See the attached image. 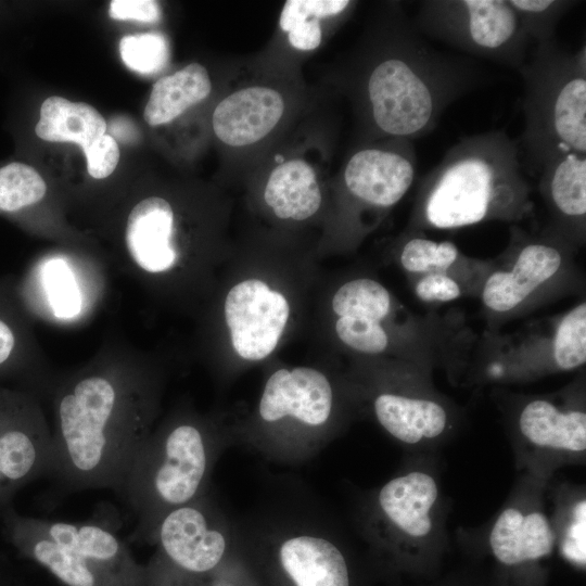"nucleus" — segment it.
Instances as JSON below:
<instances>
[{
  "instance_id": "nucleus-36",
  "label": "nucleus",
  "mask_w": 586,
  "mask_h": 586,
  "mask_svg": "<svg viewBox=\"0 0 586 586\" xmlns=\"http://www.w3.org/2000/svg\"><path fill=\"white\" fill-rule=\"evenodd\" d=\"M82 151L87 158L88 174L94 179L109 177L118 164V143L111 135H103Z\"/></svg>"
},
{
  "instance_id": "nucleus-27",
  "label": "nucleus",
  "mask_w": 586,
  "mask_h": 586,
  "mask_svg": "<svg viewBox=\"0 0 586 586\" xmlns=\"http://www.w3.org/2000/svg\"><path fill=\"white\" fill-rule=\"evenodd\" d=\"M264 199L278 218L303 221L317 213L322 196L311 165L302 158H291L272 169Z\"/></svg>"
},
{
  "instance_id": "nucleus-37",
  "label": "nucleus",
  "mask_w": 586,
  "mask_h": 586,
  "mask_svg": "<svg viewBox=\"0 0 586 586\" xmlns=\"http://www.w3.org/2000/svg\"><path fill=\"white\" fill-rule=\"evenodd\" d=\"M109 14L115 20L154 23L161 18V9L152 0H113L110 2Z\"/></svg>"
},
{
  "instance_id": "nucleus-5",
  "label": "nucleus",
  "mask_w": 586,
  "mask_h": 586,
  "mask_svg": "<svg viewBox=\"0 0 586 586\" xmlns=\"http://www.w3.org/2000/svg\"><path fill=\"white\" fill-rule=\"evenodd\" d=\"M4 538L66 586H141L137 563L115 528L97 521L28 517L10 507L1 517Z\"/></svg>"
},
{
  "instance_id": "nucleus-33",
  "label": "nucleus",
  "mask_w": 586,
  "mask_h": 586,
  "mask_svg": "<svg viewBox=\"0 0 586 586\" xmlns=\"http://www.w3.org/2000/svg\"><path fill=\"white\" fill-rule=\"evenodd\" d=\"M348 0H288L280 14L279 25L285 31L293 23L308 18H331L346 13Z\"/></svg>"
},
{
  "instance_id": "nucleus-10",
  "label": "nucleus",
  "mask_w": 586,
  "mask_h": 586,
  "mask_svg": "<svg viewBox=\"0 0 586 586\" xmlns=\"http://www.w3.org/2000/svg\"><path fill=\"white\" fill-rule=\"evenodd\" d=\"M51 430L43 400L0 384V519L24 486L46 476Z\"/></svg>"
},
{
  "instance_id": "nucleus-21",
  "label": "nucleus",
  "mask_w": 586,
  "mask_h": 586,
  "mask_svg": "<svg viewBox=\"0 0 586 586\" xmlns=\"http://www.w3.org/2000/svg\"><path fill=\"white\" fill-rule=\"evenodd\" d=\"M333 408L329 379L310 367L279 369L267 380L259 404L260 419L270 424L289 419L307 428L328 422Z\"/></svg>"
},
{
  "instance_id": "nucleus-9",
  "label": "nucleus",
  "mask_w": 586,
  "mask_h": 586,
  "mask_svg": "<svg viewBox=\"0 0 586 586\" xmlns=\"http://www.w3.org/2000/svg\"><path fill=\"white\" fill-rule=\"evenodd\" d=\"M586 362V303L512 337L488 332L475 352L480 379L522 382L572 371Z\"/></svg>"
},
{
  "instance_id": "nucleus-28",
  "label": "nucleus",
  "mask_w": 586,
  "mask_h": 586,
  "mask_svg": "<svg viewBox=\"0 0 586 586\" xmlns=\"http://www.w3.org/2000/svg\"><path fill=\"white\" fill-rule=\"evenodd\" d=\"M106 128L105 119L93 106L50 97L41 104L35 133L44 141L72 142L84 149L105 135Z\"/></svg>"
},
{
  "instance_id": "nucleus-13",
  "label": "nucleus",
  "mask_w": 586,
  "mask_h": 586,
  "mask_svg": "<svg viewBox=\"0 0 586 586\" xmlns=\"http://www.w3.org/2000/svg\"><path fill=\"white\" fill-rule=\"evenodd\" d=\"M438 484L426 471L411 470L387 481L377 493L373 520L381 538L417 546L434 538Z\"/></svg>"
},
{
  "instance_id": "nucleus-1",
  "label": "nucleus",
  "mask_w": 586,
  "mask_h": 586,
  "mask_svg": "<svg viewBox=\"0 0 586 586\" xmlns=\"http://www.w3.org/2000/svg\"><path fill=\"white\" fill-rule=\"evenodd\" d=\"M51 448L46 477L54 497L88 489L116 492L153 431L158 384L136 351L103 347L84 366L54 374Z\"/></svg>"
},
{
  "instance_id": "nucleus-16",
  "label": "nucleus",
  "mask_w": 586,
  "mask_h": 586,
  "mask_svg": "<svg viewBox=\"0 0 586 586\" xmlns=\"http://www.w3.org/2000/svg\"><path fill=\"white\" fill-rule=\"evenodd\" d=\"M224 314L235 353L257 361L276 348L290 316V305L281 293L264 281L246 279L228 292Z\"/></svg>"
},
{
  "instance_id": "nucleus-19",
  "label": "nucleus",
  "mask_w": 586,
  "mask_h": 586,
  "mask_svg": "<svg viewBox=\"0 0 586 586\" xmlns=\"http://www.w3.org/2000/svg\"><path fill=\"white\" fill-rule=\"evenodd\" d=\"M152 543L157 545L153 565L187 575L213 571L222 560L227 539L199 499L170 510L161 520Z\"/></svg>"
},
{
  "instance_id": "nucleus-12",
  "label": "nucleus",
  "mask_w": 586,
  "mask_h": 586,
  "mask_svg": "<svg viewBox=\"0 0 586 586\" xmlns=\"http://www.w3.org/2000/svg\"><path fill=\"white\" fill-rule=\"evenodd\" d=\"M417 152L411 140L388 138L366 145L347 160L342 181L359 208L387 211L409 191L417 176Z\"/></svg>"
},
{
  "instance_id": "nucleus-25",
  "label": "nucleus",
  "mask_w": 586,
  "mask_h": 586,
  "mask_svg": "<svg viewBox=\"0 0 586 586\" xmlns=\"http://www.w3.org/2000/svg\"><path fill=\"white\" fill-rule=\"evenodd\" d=\"M402 268L412 278L425 273H445L460 281L469 294L480 293L493 262L464 255L450 241H435L421 231H408L399 247Z\"/></svg>"
},
{
  "instance_id": "nucleus-38",
  "label": "nucleus",
  "mask_w": 586,
  "mask_h": 586,
  "mask_svg": "<svg viewBox=\"0 0 586 586\" xmlns=\"http://www.w3.org/2000/svg\"><path fill=\"white\" fill-rule=\"evenodd\" d=\"M290 44L302 51L318 48L322 40L320 20L308 17L293 23L286 30Z\"/></svg>"
},
{
  "instance_id": "nucleus-17",
  "label": "nucleus",
  "mask_w": 586,
  "mask_h": 586,
  "mask_svg": "<svg viewBox=\"0 0 586 586\" xmlns=\"http://www.w3.org/2000/svg\"><path fill=\"white\" fill-rule=\"evenodd\" d=\"M428 368L415 366L409 382L375 395L373 413L385 432L406 445L442 437L451 426V413L428 382Z\"/></svg>"
},
{
  "instance_id": "nucleus-29",
  "label": "nucleus",
  "mask_w": 586,
  "mask_h": 586,
  "mask_svg": "<svg viewBox=\"0 0 586 586\" xmlns=\"http://www.w3.org/2000/svg\"><path fill=\"white\" fill-rule=\"evenodd\" d=\"M211 90L207 69L199 63H191L154 84L143 117L151 126L169 123L207 98Z\"/></svg>"
},
{
  "instance_id": "nucleus-32",
  "label": "nucleus",
  "mask_w": 586,
  "mask_h": 586,
  "mask_svg": "<svg viewBox=\"0 0 586 586\" xmlns=\"http://www.w3.org/2000/svg\"><path fill=\"white\" fill-rule=\"evenodd\" d=\"M119 53L130 69L141 74L161 71L169 55L166 39L155 33L123 37L119 42Z\"/></svg>"
},
{
  "instance_id": "nucleus-34",
  "label": "nucleus",
  "mask_w": 586,
  "mask_h": 586,
  "mask_svg": "<svg viewBox=\"0 0 586 586\" xmlns=\"http://www.w3.org/2000/svg\"><path fill=\"white\" fill-rule=\"evenodd\" d=\"M412 280L416 296L424 303H448L469 294L460 281L445 273H425Z\"/></svg>"
},
{
  "instance_id": "nucleus-6",
  "label": "nucleus",
  "mask_w": 586,
  "mask_h": 586,
  "mask_svg": "<svg viewBox=\"0 0 586 586\" xmlns=\"http://www.w3.org/2000/svg\"><path fill=\"white\" fill-rule=\"evenodd\" d=\"M212 454L206 431L192 420L152 431L115 492L135 521L130 540L152 543L166 513L199 499Z\"/></svg>"
},
{
  "instance_id": "nucleus-26",
  "label": "nucleus",
  "mask_w": 586,
  "mask_h": 586,
  "mask_svg": "<svg viewBox=\"0 0 586 586\" xmlns=\"http://www.w3.org/2000/svg\"><path fill=\"white\" fill-rule=\"evenodd\" d=\"M278 561L293 586H349L345 557L326 537L292 535L280 544Z\"/></svg>"
},
{
  "instance_id": "nucleus-3",
  "label": "nucleus",
  "mask_w": 586,
  "mask_h": 586,
  "mask_svg": "<svg viewBox=\"0 0 586 586\" xmlns=\"http://www.w3.org/2000/svg\"><path fill=\"white\" fill-rule=\"evenodd\" d=\"M533 208L518 142L493 129L460 138L421 179L408 231L519 222Z\"/></svg>"
},
{
  "instance_id": "nucleus-30",
  "label": "nucleus",
  "mask_w": 586,
  "mask_h": 586,
  "mask_svg": "<svg viewBox=\"0 0 586 586\" xmlns=\"http://www.w3.org/2000/svg\"><path fill=\"white\" fill-rule=\"evenodd\" d=\"M47 194V183L30 165L18 161L0 166V213L23 218Z\"/></svg>"
},
{
  "instance_id": "nucleus-4",
  "label": "nucleus",
  "mask_w": 586,
  "mask_h": 586,
  "mask_svg": "<svg viewBox=\"0 0 586 586\" xmlns=\"http://www.w3.org/2000/svg\"><path fill=\"white\" fill-rule=\"evenodd\" d=\"M523 81L524 128L519 148L538 174L551 158L586 155V48L568 51L556 40L536 44L518 71Z\"/></svg>"
},
{
  "instance_id": "nucleus-14",
  "label": "nucleus",
  "mask_w": 586,
  "mask_h": 586,
  "mask_svg": "<svg viewBox=\"0 0 586 586\" xmlns=\"http://www.w3.org/2000/svg\"><path fill=\"white\" fill-rule=\"evenodd\" d=\"M515 431L523 448L543 463L572 461L586 451V411L572 396H537L517 413Z\"/></svg>"
},
{
  "instance_id": "nucleus-22",
  "label": "nucleus",
  "mask_w": 586,
  "mask_h": 586,
  "mask_svg": "<svg viewBox=\"0 0 586 586\" xmlns=\"http://www.w3.org/2000/svg\"><path fill=\"white\" fill-rule=\"evenodd\" d=\"M538 175V191L550 215L546 229L574 249L582 246L586 233V155H558Z\"/></svg>"
},
{
  "instance_id": "nucleus-7",
  "label": "nucleus",
  "mask_w": 586,
  "mask_h": 586,
  "mask_svg": "<svg viewBox=\"0 0 586 586\" xmlns=\"http://www.w3.org/2000/svg\"><path fill=\"white\" fill-rule=\"evenodd\" d=\"M574 250L547 229L530 234L513 226L507 250L498 264L493 262L479 293L489 332L572 283Z\"/></svg>"
},
{
  "instance_id": "nucleus-20",
  "label": "nucleus",
  "mask_w": 586,
  "mask_h": 586,
  "mask_svg": "<svg viewBox=\"0 0 586 586\" xmlns=\"http://www.w3.org/2000/svg\"><path fill=\"white\" fill-rule=\"evenodd\" d=\"M15 281L0 278V384L28 391L44 402L55 373L40 351Z\"/></svg>"
},
{
  "instance_id": "nucleus-15",
  "label": "nucleus",
  "mask_w": 586,
  "mask_h": 586,
  "mask_svg": "<svg viewBox=\"0 0 586 586\" xmlns=\"http://www.w3.org/2000/svg\"><path fill=\"white\" fill-rule=\"evenodd\" d=\"M332 310L337 317L336 335L346 347L365 355H381L397 344V340L409 360L419 365L408 347L386 327L394 303L390 291L379 281L357 278L343 283L332 297Z\"/></svg>"
},
{
  "instance_id": "nucleus-35",
  "label": "nucleus",
  "mask_w": 586,
  "mask_h": 586,
  "mask_svg": "<svg viewBox=\"0 0 586 586\" xmlns=\"http://www.w3.org/2000/svg\"><path fill=\"white\" fill-rule=\"evenodd\" d=\"M563 556L571 562L585 565V500L581 499L566 515L560 534Z\"/></svg>"
},
{
  "instance_id": "nucleus-24",
  "label": "nucleus",
  "mask_w": 586,
  "mask_h": 586,
  "mask_svg": "<svg viewBox=\"0 0 586 586\" xmlns=\"http://www.w3.org/2000/svg\"><path fill=\"white\" fill-rule=\"evenodd\" d=\"M488 543L494 557L505 565L535 561L553 551L556 526L538 506L513 502L497 515Z\"/></svg>"
},
{
  "instance_id": "nucleus-18",
  "label": "nucleus",
  "mask_w": 586,
  "mask_h": 586,
  "mask_svg": "<svg viewBox=\"0 0 586 586\" xmlns=\"http://www.w3.org/2000/svg\"><path fill=\"white\" fill-rule=\"evenodd\" d=\"M175 232V212L169 201L158 195L140 200L126 217L120 267L143 282L171 273L181 259Z\"/></svg>"
},
{
  "instance_id": "nucleus-11",
  "label": "nucleus",
  "mask_w": 586,
  "mask_h": 586,
  "mask_svg": "<svg viewBox=\"0 0 586 586\" xmlns=\"http://www.w3.org/2000/svg\"><path fill=\"white\" fill-rule=\"evenodd\" d=\"M101 266L78 262L67 254H51L30 265L15 281L16 292L31 318L81 321L103 295Z\"/></svg>"
},
{
  "instance_id": "nucleus-31",
  "label": "nucleus",
  "mask_w": 586,
  "mask_h": 586,
  "mask_svg": "<svg viewBox=\"0 0 586 586\" xmlns=\"http://www.w3.org/2000/svg\"><path fill=\"white\" fill-rule=\"evenodd\" d=\"M531 40L544 44L556 40L561 17L578 1L571 0H508Z\"/></svg>"
},
{
  "instance_id": "nucleus-2",
  "label": "nucleus",
  "mask_w": 586,
  "mask_h": 586,
  "mask_svg": "<svg viewBox=\"0 0 586 586\" xmlns=\"http://www.w3.org/2000/svg\"><path fill=\"white\" fill-rule=\"evenodd\" d=\"M359 62L358 100L377 137L430 135L446 109L484 81L480 63L435 48L393 4Z\"/></svg>"
},
{
  "instance_id": "nucleus-23",
  "label": "nucleus",
  "mask_w": 586,
  "mask_h": 586,
  "mask_svg": "<svg viewBox=\"0 0 586 586\" xmlns=\"http://www.w3.org/2000/svg\"><path fill=\"white\" fill-rule=\"evenodd\" d=\"M285 111L283 95L268 86H247L225 97L215 107L212 123L216 137L239 148L266 138Z\"/></svg>"
},
{
  "instance_id": "nucleus-8",
  "label": "nucleus",
  "mask_w": 586,
  "mask_h": 586,
  "mask_svg": "<svg viewBox=\"0 0 586 586\" xmlns=\"http://www.w3.org/2000/svg\"><path fill=\"white\" fill-rule=\"evenodd\" d=\"M412 23L461 54L519 71L531 39L508 0H423Z\"/></svg>"
}]
</instances>
